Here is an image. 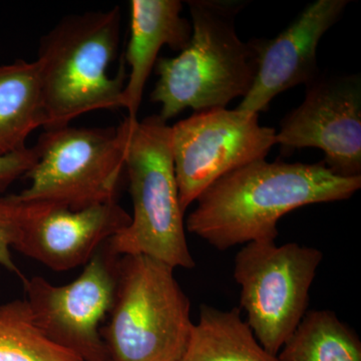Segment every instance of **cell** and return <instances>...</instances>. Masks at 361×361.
<instances>
[{"label":"cell","instance_id":"e0dca14e","mask_svg":"<svg viewBox=\"0 0 361 361\" xmlns=\"http://www.w3.org/2000/svg\"><path fill=\"white\" fill-rule=\"evenodd\" d=\"M0 361H82L37 326L25 299L0 305Z\"/></svg>","mask_w":361,"mask_h":361},{"label":"cell","instance_id":"30bf717a","mask_svg":"<svg viewBox=\"0 0 361 361\" xmlns=\"http://www.w3.org/2000/svg\"><path fill=\"white\" fill-rule=\"evenodd\" d=\"M276 145L282 153L316 148L322 163L343 178L361 176V78L319 75L306 85L303 103L280 122Z\"/></svg>","mask_w":361,"mask_h":361},{"label":"cell","instance_id":"52a82bcc","mask_svg":"<svg viewBox=\"0 0 361 361\" xmlns=\"http://www.w3.org/2000/svg\"><path fill=\"white\" fill-rule=\"evenodd\" d=\"M323 253L314 247L275 241L245 244L235 257L234 278L241 287L240 305L266 351L278 355L310 305Z\"/></svg>","mask_w":361,"mask_h":361},{"label":"cell","instance_id":"5b68a950","mask_svg":"<svg viewBox=\"0 0 361 361\" xmlns=\"http://www.w3.org/2000/svg\"><path fill=\"white\" fill-rule=\"evenodd\" d=\"M174 268L146 255L121 256L109 322V361H180L194 329L191 302Z\"/></svg>","mask_w":361,"mask_h":361},{"label":"cell","instance_id":"8992f818","mask_svg":"<svg viewBox=\"0 0 361 361\" xmlns=\"http://www.w3.org/2000/svg\"><path fill=\"white\" fill-rule=\"evenodd\" d=\"M127 135V118L116 128L45 130L33 147L37 161L25 176L30 185L16 196L70 210L116 201Z\"/></svg>","mask_w":361,"mask_h":361},{"label":"cell","instance_id":"ba28073f","mask_svg":"<svg viewBox=\"0 0 361 361\" xmlns=\"http://www.w3.org/2000/svg\"><path fill=\"white\" fill-rule=\"evenodd\" d=\"M276 130L259 123V114L211 109L171 127V148L183 212L233 170L265 160Z\"/></svg>","mask_w":361,"mask_h":361},{"label":"cell","instance_id":"7c38bea8","mask_svg":"<svg viewBox=\"0 0 361 361\" xmlns=\"http://www.w3.org/2000/svg\"><path fill=\"white\" fill-rule=\"evenodd\" d=\"M130 215L118 202L70 210L49 204L23 227L13 250L56 272L87 265L125 229Z\"/></svg>","mask_w":361,"mask_h":361},{"label":"cell","instance_id":"6da1fadb","mask_svg":"<svg viewBox=\"0 0 361 361\" xmlns=\"http://www.w3.org/2000/svg\"><path fill=\"white\" fill-rule=\"evenodd\" d=\"M361 176L339 177L322 161L259 160L233 170L197 199L185 227L219 251L258 241H275L284 215L313 204L348 200Z\"/></svg>","mask_w":361,"mask_h":361},{"label":"cell","instance_id":"2e32d148","mask_svg":"<svg viewBox=\"0 0 361 361\" xmlns=\"http://www.w3.org/2000/svg\"><path fill=\"white\" fill-rule=\"evenodd\" d=\"M277 358L279 361H361V341L334 311L308 310Z\"/></svg>","mask_w":361,"mask_h":361},{"label":"cell","instance_id":"277c9868","mask_svg":"<svg viewBox=\"0 0 361 361\" xmlns=\"http://www.w3.org/2000/svg\"><path fill=\"white\" fill-rule=\"evenodd\" d=\"M125 174L133 216L108 244L118 256L146 255L174 268L196 266L188 245L171 148V127L159 116H127Z\"/></svg>","mask_w":361,"mask_h":361},{"label":"cell","instance_id":"ac0fdd59","mask_svg":"<svg viewBox=\"0 0 361 361\" xmlns=\"http://www.w3.org/2000/svg\"><path fill=\"white\" fill-rule=\"evenodd\" d=\"M47 203H27L16 194L0 195V267L25 279L13 257L14 244L28 221L42 212Z\"/></svg>","mask_w":361,"mask_h":361},{"label":"cell","instance_id":"9a60e30c","mask_svg":"<svg viewBox=\"0 0 361 361\" xmlns=\"http://www.w3.org/2000/svg\"><path fill=\"white\" fill-rule=\"evenodd\" d=\"M180 361H279L259 343L239 308L201 305L189 343Z\"/></svg>","mask_w":361,"mask_h":361},{"label":"cell","instance_id":"9c48e42d","mask_svg":"<svg viewBox=\"0 0 361 361\" xmlns=\"http://www.w3.org/2000/svg\"><path fill=\"white\" fill-rule=\"evenodd\" d=\"M120 257L106 242L71 283L54 285L40 276L23 280L37 326L82 361H109L101 324L113 305Z\"/></svg>","mask_w":361,"mask_h":361},{"label":"cell","instance_id":"7a4b0ae2","mask_svg":"<svg viewBox=\"0 0 361 361\" xmlns=\"http://www.w3.org/2000/svg\"><path fill=\"white\" fill-rule=\"evenodd\" d=\"M192 37L175 58H159L158 82L151 101L161 104L159 116L168 122L188 108L195 111L226 109L245 97L259 66L258 39L244 42L235 26L244 1L189 0Z\"/></svg>","mask_w":361,"mask_h":361},{"label":"cell","instance_id":"8fae6325","mask_svg":"<svg viewBox=\"0 0 361 361\" xmlns=\"http://www.w3.org/2000/svg\"><path fill=\"white\" fill-rule=\"evenodd\" d=\"M348 0H316L274 39H258L259 66L252 89L237 110L266 111L275 97L319 77L317 47L320 39L348 6Z\"/></svg>","mask_w":361,"mask_h":361},{"label":"cell","instance_id":"4fadbf2b","mask_svg":"<svg viewBox=\"0 0 361 361\" xmlns=\"http://www.w3.org/2000/svg\"><path fill=\"white\" fill-rule=\"evenodd\" d=\"M182 9L179 0L130 2V35L123 56L130 73L123 92V109L130 120H137L145 87L161 47L168 45L180 52L191 39V20L180 16Z\"/></svg>","mask_w":361,"mask_h":361},{"label":"cell","instance_id":"d6986e66","mask_svg":"<svg viewBox=\"0 0 361 361\" xmlns=\"http://www.w3.org/2000/svg\"><path fill=\"white\" fill-rule=\"evenodd\" d=\"M35 161L37 155L33 148H26L9 155L0 156V195L16 180L25 177L26 173L35 165Z\"/></svg>","mask_w":361,"mask_h":361},{"label":"cell","instance_id":"5bb4252c","mask_svg":"<svg viewBox=\"0 0 361 361\" xmlns=\"http://www.w3.org/2000/svg\"><path fill=\"white\" fill-rule=\"evenodd\" d=\"M45 123L37 61L0 65V156L27 148L26 140Z\"/></svg>","mask_w":361,"mask_h":361},{"label":"cell","instance_id":"3957f363","mask_svg":"<svg viewBox=\"0 0 361 361\" xmlns=\"http://www.w3.org/2000/svg\"><path fill=\"white\" fill-rule=\"evenodd\" d=\"M120 39L118 6L66 16L42 37L37 63L45 130L66 127L90 111L123 108L125 59L115 78L109 73Z\"/></svg>","mask_w":361,"mask_h":361}]
</instances>
